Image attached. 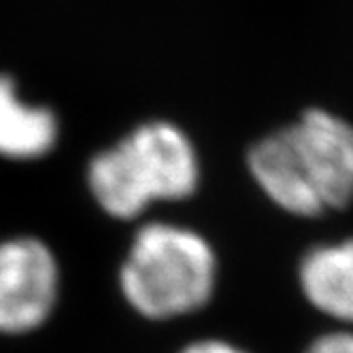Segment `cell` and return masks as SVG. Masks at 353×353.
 Listing matches in <instances>:
<instances>
[{
  "label": "cell",
  "instance_id": "cell-1",
  "mask_svg": "<svg viewBox=\"0 0 353 353\" xmlns=\"http://www.w3.org/2000/svg\"><path fill=\"white\" fill-rule=\"evenodd\" d=\"M247 166L260 190L296 217H317L353 203V123L307 109L251 145Z\"/></svg>",
  "mask_w": 353,
  "mask_h": 353
},
{
  "label": "cell",
  "instance_id": "cell-2",
  "mask_svg": "<svg viewBox=\"0 0 353 353\" xmlns=\"http://www.w3.org/2000/svg\"><path fill=\"white\" fill-rule=\"evenodd\" d=\"M200 164L190 137L172 121L154 119L98 151L88 188L107 215L134 219L158 200H183L198 190Z\"/></svg>",
  "mask_w": 353,
  "mask_h": 353
},
{
  "label": "cell",
  "instance_id": "cell-3",
  "mask_svg": "<svg viewBox=\"0 0 353 353\" xmlns=\"http://www.w3.org/2000/svg\"><path fill=\"white\" fill-rule=\"evenodd\" d=\"M217 283V258L196 230L151 221L134 234L119 268L128 305L149 319H170L203 309Z\"/></svg>",
  "mask_w": 353,
  "mask_h": 353
},
{
  "label": "cell",
  "instance_id": "cell-4",
  "mask_svg": "<svg viewBox=\"0 0 353 353\" xmlns=\"http://www.w3.org/2000/svg\"><path fill=\"white\" fill-rule=\"evenodd\" d=\"M60 292L56 256L43 241L0 243V332L23 334L52 315Z\"/></svg>",
  "mask_w": 353,
  "mask_h": 353
},
{
  "label": "cell",
  "instance_id": "cell-5",
  "mask_svg": "<svg viewBox=\"0 0 353 353\" xmlns=\"http://www.w3.org/2000/svg\"><path fill=\"white\" fill-rule=\"evenodd\" d=\"M298 279L317 311L353 325V236L307 251Z\"/></svg>",
  "mask_w": 353,
  "mask_h": 353
},
{
  "label": "cell",
  "instance_id": "cell-6",
  "mask_svg": "<svg viewBox=\"0 0 353 353\" xmlns=\"http://www.w3.org/2000/svg\"><path fill=\"white\" fill-rule=\"evenodd\" d=\"M58 117L47 107H32L17 96L15 81L0 74V156L41 158L58 141Z\"/></svg>",
  "mask_w": 353,
  "mask_h": 353
},
{
  "label": "cell",
  "instance_id": "cell-7",
  "mask_svg": "<svg viewBox=\"0 0 353 353\" xmlns=\"http://www.w3.org/2000/svg\"><path fill=\"white\" fill-rule=\"evenodd\" d=\"M307 353H353V332H330L313 341Z\"/></svg>",
  "mask_w": 353,
  "mask_h": 353
},
{
  "label": "cell",
  "instance_id": "cell-8",
  "mask_svg": "<svg viewBox=\"0 0 353 353\" xmlns=\"http://www.w3.org/2000/svg\"><path fill=\"white\" fill-rule=\"evenodd\" d=\"M181 353H245V351L225 341H198L185 347Z\"/></svg>",
  "mask_w": 353,
  "mask_h": 353
}]
</instances>
